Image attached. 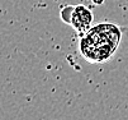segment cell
Masks as SVG:
<instances>
[{"instance_id":"3957f363","label":"cell","mask_w":128,"mask_h":120,"mask_svg":"<svg viewBox=\"0 0 128 120\" xmlns=\"http://www.w3.org/2000/svg\"><path fill=\"white\" fill-rule=\"evenodd\" d=\"M74 8H75V5H66L60 12L61 19L67 24H70V22H71V17H72V13H74Z\"/></svg>"},{"instance_id":"7a4b0ae2","label":"cell","mask_w":128,"mask_h":120,"mask_svg":"<svg viewBox=\"0 0 128 120\" xmlns=\"http://www.w3.org/2000/svg\"><path fill=\"white\" fill-rule=\"evenodd\" d=\"M94 15L91 13V10L85 7V5H75L74 13L71 17L70 26L74 28L79 35H85V33L91 28V23H93Z\"/></svg>"},{"instance_id":"277c9868","label":"cell","mask_w":128,"mask_h":120,"mask_svg":"<svg viewBox=\"0 0 128 120\" xmlns=\"http://www.w3.org/2000/svg\"><path fill=\"white\" fill-rule=\"evenodd\" d=\"M91 2H93L95 5H102L104 3V0H91Z\"/></svg>"},{"instance_id":"6da1fadb","label":"cell","mask_w":128,"mask_h":120,"mask_svg":"<svg viewBox=\"0 0 128 120\" xmlns=\"http://www.w3.org/2000/svg\"><path fill=\"white\" fill-rule=\"evenodd\" d=\"M122 40V31L117 24L100 23L91 27L80 38V53L90 63L110 60Z\"/></svg>"}]
</instances>
